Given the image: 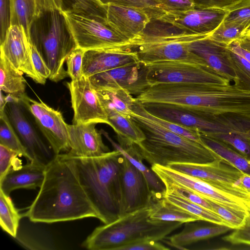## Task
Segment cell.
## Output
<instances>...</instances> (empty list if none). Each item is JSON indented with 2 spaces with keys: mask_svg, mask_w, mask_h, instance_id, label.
Here are the masks:
<instances>
[{
  "mask_svg": "<svg viewBox=\"0 0 250 250\" xmlns=\"http://www.w3.org/2000/svg\"><path fill=\"white\" fill-rule=\"evenodd\" d=\"M40 189L23 216L35 223H53L99 219L82 187L73 159L66 153L54 155L46 165Z\"/></svg>",
  "mask_w": 250,
  "mask_h": 250,
  "instance_id": "obj_1",
  "label": "cell"
},
{
  "mask_svg": "<svg viewBox=\"0 0 250 250\" xmlns=\"http://www.w3.org/2000/svg\"><path fill=\"white\" fill-rule=\"evenodd\" d=\"M130 117L146 136L140 144L133 145L135 151L151 166L167 167L172 163L201 164L220 160L206 145L173 133L148 117L143 104L136 99Z\"/></svg>",
  "mask_w": 250,
  "mask_h": 250,
  "instance_id": "obj_2",
  "label": "cell"
},
{
  "mask_svg": "<svg viewBox=\"0 0 250 250\" xmlns=\"http://www.w3.org/2000/svg\"><path fill=\"white\" fill-rule=\"evenodd\" d=\"M80 183L99 215L108 224L121 216L125 157L117 150L93 157H71Z\"/></svg>",
  "mask_w": 250,
  "mask_h": 250,
  "instance_id": "obj_3",
  "label": "cell"
},
{
  "mask_svg": "<svg viewBox=\"0 0 250 250\" xmlns=\"http://www.w3.org/2000/svg\"><path fill=\"white\" fill-rule=\"evenodd\" d=\"M150 211V204L96 228L83 241L82 247L90 250H118L123 246L140 240L159 241L183 224L151 220Z\"/></svg>",
  "mask_w": 250,
  "mask_h": 250,
  "instance_id": "obj_4",
  "label": "cell"
},
{
  "mask_svg": "<svg viewBox=\"0 0 250 250\" xmlns=\"http://www.w3.org/2000/svg\"><path fill=\"white\" fill-rule=\"evenodd\" d=\"M30 41L50 69L49 80L58 82L68 76L64 63L77 46L62 11L42 12L31 25Z\"/></svg>",
  "mask_w": 250,
  "mask_h": 250,
  "instance_id": "obj_5",
  "label": "cell"
},
{
  "mask_svg": "<svg viewBox=\"0 0 250 250\" xmlns=\"http://www.w3.org/2000/svg\"><path fill=\"white\" fill-rule=\"evenodd\" d=\"M207 36L184 31L160 35H142L135 41L132 49L136 52L139 62L145 65L160 62L183 61L208 67L189 48L191 42Z\"/></svg>",
  "mask_w": 250,
  "mask_h": 250,
  "instance_id": "obj_6",
  "label": "cell"
},
{
  "mask_svg": "<svg viewBox=\"0 0 250 250\" xmlns=\"http://www.w3.org/2000/svg\"><path fill=\"white\" fill-rule=\"evenodd\" d=\"M77 47L84 50L131 49V41L104 19L62 11Z\"/></svg>",
  "mask_w": 250,
  "mask_h": 250,
  "instance_id": "obj_7",
  "label": "cell"
},
{
  "mask_svg": "<svg viewBox=\"0 0 250 250\" xmlns=\"http://www.w3.org/2000/svg\"><path fill=\"white\" fill-rule=\"evenodd\" d=\"M6 100L5 113L31 161L39 160L46 165L53 158H51V148L32 113L21 100L8 94Z\"/></svg>",
  "mask_w": 250,
  "mask_h": 250,
  "instance_id": "obj_8",
  "label": "cell"
},
{
  "mask_svg": "<svg viewBox=\"0 0 250 250\" xmlns=\"http://www.w3.org/2000/svg\"><path fill=\"white\" fill-rule=\"evenodd\" d=\"M150 86L160 83L229 84L230 81L209 67L183 61H165L146 65Z\"/></svg>",
  "mask_w": 250,
  "mask_h": 250,
  "instance_id": "obj_9",
  "label": "cell"
},
{
  "mask_svg": "<svg viewBox=\"0 0 250 250\" xmlns=\"http://www.w3.org/2000/svg\"><path fill=\"white\" fill-rule=\"evenodd\" d=\"M151 168L162 182L185 187L201 196L219 204L242 216L250 215V200L236 196L207 182L168 167L154 165Z\"/></svg>",
  "mask_w": 250,
  "mask_h": 250,
  "instance_id": "obj_10",
  "label": "cell"
},
{
  "mask_svg": "<svg viewBox=\"0 0 250 250\" xmlns=\"http://www.w3.org/2000/svg\"><path fill=\"white\" fill-rule=\"evenodd\" d=\"M171 169L200 179L238 197L250 200V194L241 186L246 174L234 167L216 160L206 163H172Z\"/></svg>",
  "mask_w": 250,
  "mask_h": 250,
  "instance_id": "obj_11",
  "label": "cell"
},
{
  "mask_svg": "<svg viewBox=\"0 0 250 250\" xmlns=\"http://www.w3.org/2000/svg\"><path fill=\"white\" fill-rule=\"evenodd\" d=\"M143 105L148 112L156 117L197 130L201 134L207 136L217 133L236 132L220 116L216 115L197 113L161 104Z\"/></svg>",
  "mask_w": 250,
  "mask_h": 250,
  "instance_id": "obj_12",
  "label": "cell"
},
{
  "mask_svg": "<svg viewBox=\"0 0 250 250\" xmlns=\"http://www.w3.org/2000/svg\"><path fill=\"white\" fill-rule=\"evenodd\" d=\"M21 100L33 115L41 132L48 142L54 155L68 152V125L61 112L44 102L36 101L26 95Z\"/></svg>",
  "mask_w": 250,
  "mask_h": 250,
  "instance_id": "obj_13",
  "label": "cell"
},
{
  "mask_svg": "<svg viewBox=\"0 0 250 250\" xmlns=\"http://www.w3.org/2000/svg\"><path fill=\"white\" fill-rule=\"evenodd\" d=\"M66 85L74 112L73 124L101 123L109 125L106 112L89 78L83 76L80 80L67 83Z\"/></svg>",
  "mask_w": 250,
  "mask_h": 250,
  "instance_id": "obj_14",
  "label": "cell"
},
{
  "mask_svg": "<svg viewBox=\"0 0 250 250\" xmlns=\"http://www.w3.org/2000/svg\"><path fill=\"white\" fill-rule=\"evenodd\" d=\"M147 75L146 65L139 62L93 75L89 79L96 91L121 87L137 96L150 86Z\"/></svg>",
  "mask_w": 250,
  "mask_h": 250,
  "instance_id": "obj_15",
  "label": "cell"
},
{
  "mask_svg": "<svg viewBox=\"0 0 250 250\" xmlns=\"http://www.w3.org/2000/svg\"><path fill=\"white\" fill-rule=\"evenodd\" d=\"M227 9H194L183 12L167 13L160 21L190 34L209 36L224 21Z\"/></svg>",
  "mask_w": 250,
  "mask_h": 250,
  "instance_id": "obj_16",
  "label": "cell"
},
{
  "mask_svg": "<svg viewBox=\"0 0 250 250\" xmlns=\"http://www.w3.org/2000/svg\"><path fill=\"white\" fill-rule=\"evenodd\" d=\"M30 40L22 26L11 25L0 43V54L36 83L44 84L37 73L30 52Z\"/></svg>",
  "mask_w": 250,
  "mask_h": 250,
  "instance_id": "obj_17",
  "label": "cell"
},
{
  "mask_svg": "<svg viewBox=\"0 0 250 250\" xmlns=\"http://www.w3.org/2000/svg\"><path fill=\"white\" fill-rule=\"evenodd\" d=\"M121 216L149 205L152 195L143 174L125 157Z\"/></svg>",
  "mask_w": 250,
  "mask_h": 250,
  "instance_id": "obj_18",
  "label": "cell"
},
{
  "mask_svg": "<svg viewBox=\"0 0 250 250\" xmlns=\"http://www.w3.org/2000/svg\"><path fill=\"white\" fill-rule=\"evenodd\" d=\"M97 124L68 125L70 149L66 154L74 157H93L101 156L110 149L103 142L102 133L98 131Z\"/></svg>",
  "mask_w": 250,
  "mask_h": 250,
  "instance_id": "obj_19",
  "label": "cell"
},
{
  "mask_svg": "<svg viewBox=\"0 0 250 250\" xmlns=\"http://www.w3.org/2000/svg\"><path fill=\"white\" fill-rule=\"evenodd\" d=\"M139 62L136 52L132 49L107 48L90 49L84 52L83 75L90 76L129 63Z\"/></svg>",
  "mask_w": 250,
  "mask_h": 250,
  "instance_id": "obj_20",
  "label": "cell"
},
{
  "mask_svg": "<svg viewBox=\"0 0 250 250\" xmlns=\"http://www.w3.org/2000/svg\"><path fill=\"white\" fill-rule=\"evenodd\" d=\"M189 48L215 73L230 82L234 81L236 75L228 45L213 40L208 36L191 42Z\"/></svg>",
  "mask_w": 250,
  "mask_h": 250,
  "instance_id": "obj_21",
  "label": "cell"
},
{
  "mask_svg": "<svg viewBox=\"0 0 250 250\" xmlns=\"http://www.w3.org/2000/svg\"><path fill=\"white\" fill-rule=\"evenodd\" d=\"M107 8L108 23L131 42L132 48L150 21L142 9L109 4Z\"/></svg>",
  "mask_w": 250,
  "mask_h": 250,
  "instance_id": "obj_22",
  "label": "cell"
},
{
  "mask_svg": "<svg viewBox=\"0 0 250 250\" xmlns=\"http://www.w3.org/2000/svg\"><path fill=\"white\" fill-rule=\"evenodd\" d=\"M46 165L42 162L33 160L24 165L21 161L13 165L0 179V189L9 194L18 189H36L43 183Z\"/></svg>",
  "mask_w": 250,
  "mask_h": 250,
  "instance_id": "obj_23",
  "label": "cell"
},
{
  "mask_svg": "<svg viewBox=\"0 0 250 250\" xmlns=\"http://www.w3.org/2000/svg\"><path fill=\"white\" fill-rule=\"evenodd\" d=\"M195 221L185 223L182 231L167 237L168 244L177 249L187 250L186 247L188 245L222 234L232 229L222 225L199 226Z\"/></svg>",
  "mask_w": 250,
  "mask_h": 250,
  "instance_id": "obj_24",
  "label": "cell"
},
{
  "mask_svg": "<svg viewBox=\"0 0 250 250\" xmlns=\"http://www.w3.org/2000/svg\"><path fill=\"white\" fill-rule=\"evenodd\" d=\"M106 113L109 125L116 133L121 146L138 145L146 139L143 130L131 117L124 116L113 111H107Z\"/></svg>",
  "mask_w": 250,
  "mask_h": 250,
  "instance_id": "obj_25",
  "label": "cell"
},
{
  "mask_svg": "<svg viewBox=\"0 0 250 250\" xmlns=\"http://www.w3.org/2000/svg\"><path fill=\"white\" fill-rule=\"evenodd\" d=\"M103 134L109 141L115 149L119 151L134 166L138 169L145 176L153 199L164 197L166 189L164 184L151 168H148L143 163L142 159L131 148H123L119 144L113 141L108 134L103 132Z\"/></svg>",
  "mask_w": 250,
  "mask_h": 250,
  "instance_id": "obj_26",
  "label": "cell"
},
{
  "mask_svg": "<svg viewBox=\"0 0 250 250\" xmlns=\"http://www.w3.org/2000/svg\"><path fill=\"white\" fill-rule=\"evenodd\" d=\"M23 73L16 68L2 54L0 57V90L18 99H22L25 93L26 81Z\"/></svg>",
  "mask_w": 250,
  "mask_h": 250,
  "instance_id": "obj_27",
  "label": "cell"
},
{
  "mask_svg": "<svg viewBox=\"0 0 250 250\" xmlns=\"http://www.w3.org/2000/svg\"><path fill=\"white\" fill-rule=\"evenodd\" d=\"M96 92L106 112L113 111L130 117L135 98L127 90L121 87H111Z\"/></svg>",
  "mask_w": 250,
  "mask_h": 250,
  "instance_id": "obj_28",
  "label": "cell"
},
{
  "mask_svg": "<svg viewBox=\"0 0 250 250\" xmlns=\"http://www.w3.org/2000/svg\"><path fill=\"white\" fill-rule=\"evenodd\" d=\"M150 219L164 221L188 222L201 221L200 218L171 203L164 197L152 199L150 204Z\"/></svg>",
  "mask_w": 250,
  "mask_h": 250,
  "instance_id": "obj_29",
  "label": "cell"
},
{
  "mask_svg": "<svg viewBox=\"0 0 250 250\" xmlns=\"http://www.w3.org/2000/svg\"><path fill=\"white\" fill-rule=\"evenodd\" d=\"M203 143L213 151L223 162L250 175V160L224 143L201 134Z\"/></svg>",
  "mask_w": 250,
  "mask_h": 250,
  "instance_id": "obj_30",
  "label": "cell"
},
{
  "mask_svg": "<svg viewBox=\"0 0 250 250\" xmlns=\"http://www.w3.org/2000/svg\"><path fill=\"white\" fill-rule=\"evenodd\" d=\"M10 26H22L30 40L31 25L42 14L36 0H10Z\"/></svg>",
  "mask_w": 250,
  "mask_h": 250,
  "instance_id": "obj_31",
  "label": "cell"
},
{
  "mask_svg": "<svg viewBox=\"0 0 250 250\" xmlns=\"http://www.w3.org/2000/svg\"><path fill=\"white\" fill-rule=\"evenodd\" d=\"M21 217L9 196L0 189V225L2 230L16 238Z\"/></svg>",
  "mask_w": 250,
  "mask_h": 250,
  "instance_id": "obj_32",
  "label": "cell"
},
{
  "mask_svg": "<svg viewBox=\"0 0 250 250\" xmlns=\"http://www.w3.org/2000/svg\"><path fill=\"white\" fill-rule=\"evenodd\" d=\"M164 197L171 203L199 217L201 221L229 227L226 222L214 212L208 210L186 199L166 192Z\"/></svg>",
  "mask_w": 250,
  "mask_h": 250,
  "instance_id": "obj_33",
  "label": "cell"
},
{
  "mask_svg": "<svg viewBox=\"0 0 250 250\" xmlns=\"http://www.w3.org/2000/svg\"><path fill=\"white\" fill-rule=\"evenodd\" d=\"M62 11L106 20L107 6L96 0H61Z\"/></svg>",
  "mask_w": 250,
  "mask_h": 250,
  "instance_id": "obj_34",
  "label": "cell"
},
{
  "mask_svg": "<svg viewBox=\"0 0 250 250\" xmlns=\"http://www.w3.org/2000/svg\"><path fill=\"white\" fill-rule=\"evenodd\" d=\"M0 144L3 145L23 156L28 161H31L24 146L4 110H0Z\"/></svg>",
  "mask_w": 250,
  "mask_h": 250,
  "instance_id": "obj_35",
  "label": "cell"
},
{
  "mask_svg": "<svg viewBox=\"0 0 250 250\" xmlns=\"http://www.w3.org/2000/svg\"><path fill=\"white\" fill-rule=\"evenodd\" d=\"M248 29V26L244 23L223 21L208 37L228 45L245 35Z\"/></svg>",
  "mask_w": 250,
  "mask_h": 250,
  "instance_id": "obj_36",
  "label": "cell"
},
{
  "mask_svg": "<svg viewBox=\"0 0 250 250\" xmlns=\"http://www.w3.org/2000/svg\"><path fill=\"white\" fill-rule=\"evenodd\" d=\"M103 5L114 4L143 10L150 20L159 19L165 14L157 0H96Z\"/></svg>",
  "mask_w": 250,
  "mask_h": 250,
  "instance_id": "obj_37",
  "label": "cell"
},
{
  "mask_svg": "<svg viewBox=\"0 0 250 250\" xmlns=\"http://www.w3.org/2000/svg\"><path fill=\"white\" fill-rule=\"evenodd\" d=\"M208 137L224 143L250 160V134L229 132Z\"/></svg>",
  "mask_w": 250,
  "mask_h": 250,
  "instance_id": "obj_38",
  "label": "cell"
},
{
  "mask_svg": "<svg viewBox=\"0 0 250 250\" xmlns=\"http://www.w3.org/2000/svg\"><path fill=\"white\" fill-rule=\"evenodd\" d=\"M229 50L236 75L234 84L240 89L250 91V62L241 56Z\"/></svg>",
  "mask_w": 250,
  "mask_h": 250,
  "instance_id": "obj_39",
  "label": "cell"
},
{
  "mask_svg": "<svg viewBox=\"0 0 250 250\" xmlns=\"http://www.w3.org/2000/svg\"><path fill=\"white\" fill-rule=\"evenodd\" d=\"M143 106L144 111L146 115L173 133L205 145L201 140L200 133L199 131L156 117L148 112L144 105Z\"/></svg>",
  "mask_w": 250,
  "mask_h": 250,
  "instance_id": "obj_40",
  "label": "cell"
},
{
  "mask_svg": "<svg viewBox=\"0 0 250 250\" xmlns=\"http://www.w3.org/2000/svg\"><path fill=\"white\" fill-rule=\"evenodd\" d=\"M210 204L213 212L218 214L228 224L232 229L243 227L248 217L242 216L219 204L208 199Z\"/></svg>",
  "mask_w": 250,
  "mask_h": 250,
  "instance_id": "obj_41",
  "label": "cell"
},
{
  "mask_svg": "<svg viewBox=\"0 0 250 250\" xmlns=\"http://www.w3.org/2000/svg\"><path fill=\"white\" fill-rule=\"evenodd\" d=\"M228 10L224 21L240 22L250 28V0H241Z\"/></svg>",
  "mask_w": 250,
  "mask_h": 250,
  "instance_id": "obj_42",
  "label": "cell"
},
{
  "mask_svg": "<svg viewBox=\"0 0 250 250\" xmlns=\"http://www.w3.org/2000/svg\"><path fill=\"white\" fill-rule=\"evenodd\" d=\"M85 50L79 47L74 49L68 56L66 62L67 72L71 81H76L83 76V62Z\"/></svg>",
  "mask_w": 250,
  "mask_h": 250,
  "instance_id": "obj_43",
  "label": "cell"
},
{
  "mask_svg": "<svg viewBox=\"0 0 250 250\" xmlns=\"http://www.w3.org/2000/svg\"><path fill=\"white\" fill-rule=\"evenodd\" d=\"M19 156L18 152L0 144V179L13 165L21 161Z\"/></svg>",
  "mask_w": 250,
  "mask_h": 250,
  "instance_id": "obj_44",
  "label": "cell"
},
{
  "mask_svg": "<svg viewBox=\"0 0 250 250\" xmlns=\"http://www.w3.org/2000/svg\"><path fill=\"white\" fill-rule=\"evenodd\" d=\"M222 239L233 245H247L250 246V215L247 218L245 226L234 231L229 235L223 237Z\"/></svg>",
  "mask_w": 250,
  "mask_h": 250,
  "instance_id": "obj_45",
  "label": "cell"
},
{
  "mask_svg": "<svg viewBox=\"0 0 250 250\" xmlns=\"http://www.w3.org/2000/svg\"><path fill=\"white\" fill-rule=\"evenodd\" d=\"M161 8L167 13L183 12L195 7L191 0H157Z\"/></svg>",
  "mask_w": 250,
  "mask_h": 250,
  "instance_id": "obj_46",
  "label": "cell"
},
{
  "mask_svg": "<svg viewBox=\"0 0 250 250\" xmlns=\"http://www.w3.org/2000/svg\"><path fill=\"white\" fill-rule=\"evenodd\" d=\"M30 55L32 63L39 76L44 82L50 76V70L46 64L37 48L30 41Z\"/></svg>",
  "mask_w": 250,
  "mask_h": 250,
  "instance_id": "obj_47",
  "label": "cell"
},
{
  "mask_svg": "<svg viewBox=\"0 0 250 250\" xmlns=\"http://www.w3.org/2000/svg\"><path fill=\"white\" fill-rule=\"evenodd\" d=\"M169 249L158 241L142 239L123 246L118 250H169Z\"/></svg>",
  "mask_w": 250,
  "mask_h": 250,
  "instance_id": "obj_48",
  "label": "cell"
},
{
  "mask_svg": "<svg viewBox=\"0 0 250 250\" xmlns=\"http://www.w3.org/2000/svg\"><path fill=\"white\" fill-rule=\"evenodd\" d=\"M230 50L241 56L250 62V37L247 34L228 45Z\"/></svg>",
  "mask_w": 250,
  "mask_h": 250,
  "instance_id": "obj_49",
  "label": "cell"
},
{
  "mask_svg": "<svg viewBox=\"0 0 250 250\" xmlns=\"http://www.w3.org/2000/svg\"><path fill=\"white\" fill-rule=\"evenodd\" d=\"M11 7L10 0H0V43L5 36L10 26Z\"/></svg>",
  "mask_w": 250,
  "mask_h": 250,
  "instance_id": "obj_50",
  "label": "cell"
},
{
  "mask_svg": "<svg viewBox=\"0 0 250 250\" xmlns=\"http://www.w3.org/2000/svg\"><path fill=\"white\" fill-rule=\"evenodd\" d=\"M195 7L200 8H216L227 9L241 0H191Z\"/></svg>",
  "mask_w": 250,
  "mask_h": 250,
  "instance_id": "obj_51",
  "label": "cell"
},
{
  "mask_svg": "<svg viewBox=\"0 0 250 250\" xmlns=\"http://www.w3.org/2000/svg\"><path fill=\"white\" fill-rule=\"evenodd\" d=\"M36 1L42 13L54 10L62 11L61 0H36Z\"/></svg>",
  "mask_w": 250,
  "mask_h": 250,
  "instance_id": "obj_52",
  "label": "cell"
},
{
  "mask_svg": "<svg viewBox=\"0 0 250 250\" xmlns=\"http://www.w3.org/2000/svg\"><path fill=\"white\" fill-rule=\"evenodd\" d=\"M243 188L250 194V175L245 174L241 181Z\"/></svg>",
  "mask_w": 250,
  "mask_h": 250,
  "instance_id": "obj_53",
  "label": "cell"
},
{
  "mask_svg": "<svg viewBox=\"0 0 250 250\" xmlns=\"http://www.w3.org/2000/svg\"><path fill=\"white\" fill-rule=\"evenodd\" d=\"M246 34L250 37V28L249 29H248L246 33Z\"/></svg>",
  "mask_w": 250,
  "mask_h": 250,
  "instance_id": "obj_54",
  "label": "cell"
}]
</instances>
